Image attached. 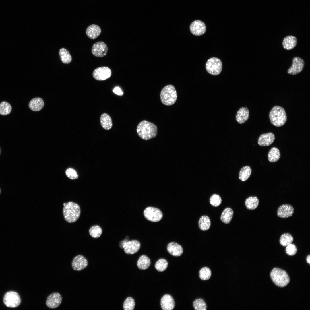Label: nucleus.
Here are the masks:
<instances>
[{
	"instance_id": "20e7f679",
	"label": "nucleus",
	"mask_w": 310,
	"mask_h": 310,
	"mask_svg": "<svg viewBox=\"0 0 310 310\" xmlns=\"http://www.w3.org/2000/svg\"><path fill=\"white\" fill-rule=\"evenodd\" d=\"M160 98L162 103L167 106L173 104L177 98V92L175 87L172 85L165 86L162 89L160 94Z\"/></svg>"
},
{
	"instance_id": "bb28decb",
	"label": "nucleus",
	"mask_w": 310,
	"mask_h": 310,
	"mask_svg": "<svg viewBox=\"0 0 310 310\" xmlns=\"http://www.w3.org/2000/svg\"><path fill=\"white\" fill-rule=\"evenodd\" d=\"M259 201L256 196H250L247 198L245 201V205L246 208L249 210H253L258 206Z\"/></svg>"
},
{
	"instance_id": "f3484780",
	"label": "nucleus",
	"mask_w": 310,
	"mask_h": 310,
	"mask_svg": "<svg viewBox=\"0 0 310 310\" xmlns=\"http://www.w3.org/2000/svg\"><path fill=\"white\" fill-rule=\"evenodd\" d=\"M161 307L163 310H171L175 306L174 300L170 295L166 294L162 297L160 301Z\"/></svg>"
},
{
	"instance_id": "6e6552de",
	"label": "nucleus",
	"mask_w": 310,
	"mask_h": 310,
	"mask_svg": "<svg viewBox=\"0 0 310 310\" xmlns=\"http://www.w3.org/2000/svg\"><path fill=\"white\" fill-rule=\"evenodd\" d=\"M3 302L7 307L15 308L20 304L21 299L19 295L16 292L10 291L7 292L4 295Z\"/></svg>"
},
{
	"instance_id": "ddd939ff",
	"label": "nucleus",
	"mask_w": 310,
	"mask_h": 310,
	"mask_svg": "<svg viewBox=\"0 0 310 310\" xmlns=\"http://www.w3.org/2000/svg\"><path fill=\"white\" fill-rule=\"evenodd\" d=\"M61 295L58 292H54L47 297L46 301L47 306L51 309H55L59 306L62 301Z\"/></svg>"
},
{
	"instance_id": "39448f33",
	"label": "nucleus",
	"mask_w": 310,
	"mask_h": 310,
	"mask_svg": "<svg viewBox=\"0 0 310 310\" xmlns=\"http://www.w3.org/2000/svg\"><path fill=\"white\" fill-rule=\"evenodd\" d=\"M270 275L273 282L278 286L285 287L290 282V278L287 273L280 268H274L271 271Z\"/></svg>"
},
{
	"instance_id": "7c9ffc66",
	"label": "nucleus",
	"mask_w": 310,
	"mask_h": 310,
	"mask_svg": "<svg viewBox=\"0 0 310 310\" xmlns=\"http://www.w3.org/2000/svg\"><path fill=\"white\" fill-rule=\"evenodd\" d=\"M252 170L249 166H245L243 167L239 171V178L241 181H246L250 177Z\"/></svg>"
},
{
	"instance_id": "0eeeda50",
	"label": "nucleus",
	"mask_w": 310,
	"mask_h": 310,
	"mask_svg": "<svg viewBox=\"0 0 310 310\" xmlns=\"http://www.w3.org/2000/svg\"><path fill=\"white\" fill-rule=\"evenodd\" d=\"M144 214L148 220L154 222L159 221L163 216L162 213L160 210L152 207L146 208L144 211Z\"/></svg>"
},
{
	"instance_id": "4c0bfd02",
	"label": "nucleus",
	"mask_w": 310,
	"mask_h": 310,
	"mask_svg": "<svg viewBox=\"0 0 310 310\" xmlns=\"http://www.w3.org/2000/svg\"><path fill=\"white\" fill-rule=\"evenodd\" d=\"M135 302L131 297H128L125 301L123 304V308L125 310H133L134 309Z\"/></svg>"
},
{
	"instance_id": "423d86ee",
	"label": "nucleus",
	"mask_w": 310,
	"mask_h": 310,
	"mask_svg": "<svg viewBox=\"0 0 310 310\" xmlns=\"http://www.w3.org/2000/svg\"><path fill=\"white\" fill-rule=\"evenodd\" d=\"M222 64L220 60L216 57H212L208 59L206 65L207 71L210 74L217 75L221 72Z\"/></svg>"
},
{
	"instance_id": "f8f14e48",
	"label": "nucleus",
	"mask_w": 310,
	"mask_h": 310,
	"mask_svg": "<svg viewBox=\"0 0 310 310\" xmlns=\"http://www.w3.org/2000/svg\"><path fill=\"white\" fill-rule=\"evenodd\" d=\"M190 29L194 35L199 36L204 34L206 31V27L204 23L199 20H195L190 24Z\"/></svg>"
},
{
	"instance_id": "49530a36",
	"label": "nucleus",
	"mask_w": 310,
	"mask_h": 310,
	"mask_svg": "<svg viewBox=\"0 0 310 310\" xmlns=\"http://www.w3.org/2000/svg\"></svg>"
},
{
	"instance_id": "b1692460",
	"label": "nucleus",
	"mask_w": 310,
	"mask_h": 310,
	"mask_svg": "<svg viewBox=\"0 0 310 310\" xmlns=\"http://www.w3.org/2000/svg\"><path fill=\"white\" fill-rule=\"evenodd\" d=\"M234 214L233 210L229 207L225 208L222 212L220 217L221 220L224 223L228 224L231 221Z\"/></svg>"
},
{
	"instance_id": "5701e85b",
	"label": "nucleus",
	"mask_w": 310,
	"mask_h": 310,
	"mask_svg": "<svg viewBox=\"0 0 310 310\" xmlns=\"http://www.w3.org/2000/svg\"><path fill=\"white\" fill-rule=\"evenodd\" d=\"M297 40L293 36L289 35L286 37L282 42V45L284 49L288 50H291L296 45Z\"/></svg>"
},
{
	"instance_id": "dca6fc26",
	"label": "nucleus",
	"mask_w": 310,
	"mask_h": 310,
	"mask_svg": "<svg viewBox=\"0 0 310 310\" xmlns=\"http://www.w3.org/2000/svg\"><path fill=\"white\" fill-rule=\"evenodd\" d=\"M140 247V242L137 240H133L126 242L123 246L125 253L133 254L137 253Z\"/></svg>"
},
{
	"instance_id": "e433bc0d",
	"label": "nucleus",
	"mask_w": 310,
	"mask_h": 310,
	"mask_svg": "<svg viewBox=\"0 0 310 310\" xmlns=\"http://www.w3.org/2000/svg\"><path fill=\"white\" fill-rule=\"evenodd\" d=\"M193 305L194 308L196 310H206L207 308L205 302L201 298L195 299L194 301Z\"/></svg>"
},
{
	"instance_id": "ea45409f",
	"label": "nucleus",
	"mask_w": 310,
	"mask_h": 310,
	"mask_svg": "<svg viewBox=\"0 0 310 310\" xmlns=\"http://www.w3.org/2000/svg\"><path fill=\"white\" fill-rule=\"evenodd\" d=\"M285 250L286 253L288 255L291 256L295 255L297 251L295 245L292 243L286 246Z\"/></svg>"
},
{
	"instance_id": "c9c22d12",
	"label": "nucleus",
	"mask_w": 310,
	"mask_h": 310,
	"mask_svg": "<svg viewBox=\"0 0 310 310\" xmlns=\"http://www.w3.org/2000/svg\"><path fill=\"white\" fill-rule=\"evenodd\" d=\"M102 232V230L101 228L98 225L93 226L89 230V233L90 235L95 238L99 237L101 235Z\"/></svg>"
},
{
	"instance_id": "7ed1b4c3",
	"label": "nucleus",
	"mask_w": 310,
	"mask_h": 310,
	"mask_svg": "<svg viewBox=\"0 0 310 310\" xmlns=\"http://www.w3.org/2000/svg\"><path fill=\"white\" fill-rule=\"evenodd\" d=\"M269 117L271 123L277 127L283 126L287 119L284 109L278 106H275L272 108L269 113Z\"/></svg>"
},
{
	"instance_id": "c03bdc74",
	"label": "nucleus",
	"mask_w": 310,
	"mask_h": 310,
	"mask_svg": "<svg viewBox=\"0 0 310 310\" xmlns=\"http://www.w3.org/2000/svg\"><path fill=\"white\" fill-rule=\"evenodd\" d=\"M307 261L309 264H310V255H308L306 258Z\"/></svg>"
},
{
	"instance_id": "1a4fd4ad",
	"label": "nucleus",
	"mask_w": 310,
	"mask_h": 310,
	"mask_svg": "<svg viewBox=\"0 0 310 310\" xmlns=\"http://www.w3.org/2000/svg\"><path fill=\"white\" fill-rule=\"evenodd\" d=\"M111 73V70L109 67L102 66L95 69L92 72V76L96 80L102 81L110 78Z\"/></svg>"
},
{
	"instance_id": "72a5a7b5",
	"label": "nucleus",
	"mask_w": 310,
	"mask_h": 310,
	"mask_svg": "<svg viewBox=\"0 0 310 310\" xmlns=\"http://www.w3.org/2000/svg\"><path fill=\"white\" fill-rule=\"evenodd\" d=\"M199 277L200 278L204 280H207L210 278L211 272L210 269L206 267H203L199 270Z\"/></svg>"
},
{
	"instance_id": "2f4dec72",
	"label": "nucleus",
	"mask_w": 310,
	"mask_h": 310,
	"mask_svg": "<svg viewBox=\"0 0 310 310\" xmlns=\"http://www.w3.org/2000/svg\"><path fill=\"white\" fill-rule=\"evenodd\" d=\"M294 240L292 236L288 233H284L282 234L279 239V242L282 245L286 246L292 243Z\"/></svg>"
},
{
	"instance_id": "9d476101",
	"label": "nucleus",
	"mask_w": 310,
	"mask_h": 310,
	"mask_svg": "<svg viewBox=\"0 0 310 310\" xmlns=\"http://www.w3.org/2000/svg\"><path fill=\"white\" fill-rule=\"evenodd\" d=\"M108 50V48L106 44L102 41H99L92 45L91 52L94 56L100 57L106 55Z\"/></svg>"
},
{
	"instance_id": "a18cd8bd",
	"label": "nucleus",
	"mask_w": 310,
	"mask_h": 310,
	"mask_svg": "<svg viewBox=\"0 0 310 310\" xmlns=\"http://www.w3.org/2000/svg\"><path fill=\"white\" fill-rule=\"evenodd\" d=\"M0 192H1V190H0Z\"/></svg>"
},
{
	"instance_id": "4468645a",
	"label": "nucleus",
	"mask_w": 310,
	"mask_h": 310,
	"mask_svg": "<svg viewBox=\"0 0 310 310\" xmlns=\"http://www.w3.org/2000/svg\"><path fill=\"white\" fill-rule=\"evenodd\" d=\"M294 212V208L291 205L285 204L280 206L278 208L277 214L282 218H287L292 216Z\"/></svg>"
},
{
	"instance_id": "37998d69",
	"label": "nucleus",
	"mask_w": 310,
	"mask_h": 310,
	"mask_svg": "<svg viewBox=\"0 0 310 310\" xmlns=\"http://www.w3.org/2000/svg\"><path fill=\"white\" fill-rule=\"evenodd\" d=\"M129 241V238L128 237H127L125 239L122 241H121L119 243V246L121 248H123V246L125 243Z\"/></svg>"
},
{
	"instance_id": "6ab92c4d",
	"label": "nucleus",
	"mask_w": 310,
	"mask_h": 310,
	"mask_svg": "<svg viewBox=\"0 0 310 310\" xmlns=\"http://www.w3.org/2000/svg\"><path fill=\"white\" fill-rule=\"evenodd\" d=\"M275 140L274 134L271 132L261 134L258 140V144L261 146H268L271 144Z\"/></svg>"
},
{
	"instance_id": "c85d7f7f",
	"label": "nucleus",
	"mask_w": 310,
	"mask_h": 310,
	"mask_svg": "<svg viewBox=\"0 0 310 310\" xmlns=\"http://www.w3.org/2000/svg\"><path fill=\"white\" fill-rule=\"evenodd\" d=\"M150 264V260L148 257L145 255H142L139 258L137 265L139 268L144 270L148 268Z\"/></svg>"
},
{
	"instance_id": "f704fd0d",
	"label": "nucleus",
	"mask_w": 310,
	"mask_h": 310,
	"mask_svg": "<svg viewBox=\"0 0 310 310\" xmlns=\"http://www.w3.org/2000/svg\"><path fill=\"white\" fill-rule=\"evenodd\" d=\"M168 263L164 259H160L156 263L155 267L156 269L158 271L162 272L165 270L167 268Z\"/></svg>"
},
{
	"instance_id": "58836bf2",
	"label": "nucleus",
	"mask_w": 310,
	"mask_h": 310,
	"mask_svg": "<svg viewBox=\"0 0 310 310\" xmlns=\"http://www.w3.org/2000/svg\"><path fill=\"white\" fill-rule=\"evenodd\" d=\"M210 203L214 207H218L220 205L222 199L218 195L214 194L212 195L209 199Z\"/></svg>"
},
{
	"instance_id": "f03ea898",
	"label": "nucleus",
	"mask_w": 310,
	"mask_h": 310,
	"mask_svg": "<svg viewBox=\"0 0 310 310\" xmlns=\"http://www.w3.org/2000/svg\"><path fill=\"white\" fill-rule=\"evenodd\" d=\"M63 205V213L65 220L69 223L76 221L80 214L81 210L79 206L73 202L65 203Z\"/></svg>"
},
{
	"instance_id": "393cba45",
	"label": "nucleus",
	"mask_w": 310,
	"mask_h": 310,
	"mask_svg": "<svg viewBox=\"0 0 310 310\" xmlns=\"http://www.w3.org/2000/svg\"><path fill=\"white\" fill-rule=\"evenodd\" d=\"M100 121L101 125L105 129L109 130L112 128L113 125L112 119L107 114H102L100 117Z\"/></svg>"
},
{
	"instance_id": "79ce46f5",
	"label": "nucleus",
	"mask_w": 310,
	"mask_h": 310,
	"mask_svg": "<svg viewBox=\"0 0 310 310\" xmlns=\"http://www.w3.org/2000/svg\"><path fill=\"white\" fill-rule=\"evenodd\" d=\"M113 92L116 94L120 96H122L123 92L121 89L118 87H115L113 90Z\"/></svg>"
},
{
	"instance_id": "a211bd4d",
	"label": "nucleus",
	"mask_w": 310,
	"mask_h": 310,
	"mask_svg": "<svg viewBox=\"0 0 310 310\" xmlns=\"http://www.w3.org/2000/svg\"><path fill=\"white\" fill-rule=\"evenodd\" d=\"M249 115V111L248 108L246 107H242L237 112L235 116L236 120L238 123L243 124L247 121Z\"/></svg>"
},
{
	"instance_id": "c756f323",
	"label": "nucleus",
	"mask_w": 310,
	"mask_h": 310,
	"mask_svg": "<svg viewBox=\"0 0 310 310\" xmlns=\"http://www.w3.org/2000/svg\"><path fill=\"white\" fill-rule=\"evenodd\" d=\"M59 54L61 61L64 64H69L71 61L72 57L69 51L64 48H61Z\"/></svg>"
},
{
	"instance_id": "9b49d317",
	"label": "nucleus",
	"mask_w": 310,
	"mask_h": 310,
	"mask_svg": "<svg viewBox=\"0 0 310 310\" xmlns=\"http://www.w3.org/2000/svg\"><path fill=\"white\" fill-rule=\"evenodd\" d=\"M305 62L302 58L295 57L293 59L292 64L287 70V73L292 75H295L301 72L303 70Z\"/></svg>"
},
{
	"instance_id": "aec40b11",
	"label": "nucleus",
	"mask_w": 310,
	"mask_h": 310,
	"mask_svg": "<svg viewBox=\"0 0 310 310\" xmlns=\"http://www.w3.org/2000/svg\"><path fill=\"white\" fill-rule=\"evenodd\" d=\"M101 32V29L99 26L93 24L87 28L86 32L87 36L89 38L94 39L100 35Z\"/></svg>"
},
{
	"instance_id": "473e14b6",
	"label": "nucleus",
	"mask_w": 310,
	"mask_h": 310,
	"mask_svg": "<svg viewBox=\"0 0 310 310\" xmlns=\"http://www.w3.org/2000/svg\"><path fill=\"white\" fill-rule=\"evenodd\" d=\"M12 110L11 105L8 102L3 101L0 103V114L6 115L10 113Z\"/></svg>"
},
{
	"instance_id": "2eb2a0df",
	"label": "nucleus",
	"mask_w": 310,
	"mask_h": 310,
	"mask_svg": "<svg viewBox=\"0 0 310 310\" xmlns=\"http://www.w3.org/2000/svg\"><path fill=\"white\" fill-rule=\"evenodd\" d=\"M88 265L87 259L81 255H78L75 257L71 263L73 269L77 271L83 270Z\"/></svg>"
},
{
	"instance_id": "cd10ccee",
	"label": "nucleus",
	"mask_w": 310,
	"mask_h": 310,
	"mask_svg": "<svg viewBox=\"0 0 310 310\" xmlns=\"http://www.w3.org/2000/svg\"><path fill=\"white\" fill-rule=\"evenodd\" d=\"M280 157V152L278 148L273 147L270 149L268 154V158L270 162H276L279 159Z\"/></svg>"
},
{
	"instance_id": "a19ab883",
	"label": "nucleus",
	"mask_w": 310,
	"mask_h": 310,
	"mask_svg": "<svg viewBox=\"0 0 310 310\" xmlns=\"http://www.w3.org/2000/svg\"><path fill=\"white\" fill-rule=\"evenodd\" d=\"M65 173L67 176L71 179H74L78 178V176L77 173L72 168H68L66 171Z\"/></svg>"
},
{
	"instance_id": "412c9836",
	"label": "nucleus",
	"mask_w": 310,
	"mask_h": 310,
	"mask_svg": "<svg viewBox=\"0 0 310 310\" xmlns=\"http://www.w3.org/2000/svg\"><path fill=\"white\" fill-rule=\"evenodd\" d=\"M167 250L170 254L176 257L181 256L183 252L182 247L177 243L173 242H171L168 244L167 246Z\"/></svg>"
},
{
	"instance_id": "4be33fe9",
	"label": "nucleus",
	"mask_w": 310,
	"mask_h": 310,
	"mask_svg": "<svg viewBox=\"0 0 310 310\" xmlns=\"http://www.w3.org/2000/svg\"><path fill=\"white\" fill-rule=\"evenodd\" d=\"M44 106L43 100L40 97H36L32 99L28 104L29 108L34 111H40L42 109Z\"/></svg>"
},
{
	"instance_id": "f257e3e1",
	"label": "nucleus",
	"mask_w": 310,
	"mask_h": 310,
	"mask_svg": "<svg viewBox=\"0 0 310 310\" xmlns=\"http://www.w3.org/2000/svg\"><path fill=\"white\" fill-rule=\"evenodd\" d=\"M157 127L154 124L145 120L141 121L137 128L138 135L145 140L155 137L157 134Z\"/></svg>"
},
{
	"instance_id": "a878e982",
	"label": "nucleus",
	"mask_w": 310,
	"mask_h": 310,
	"mask_svg": "<svg viewBox=\"0 0 310 310\" xmlns=\"http://www.w3.org/2000/svg\"><path fill=\"white\" fill-rule=\"evenodd\" d=\"M211 222L209 217L206 215L202 216L198 221V226L200 229L203 231L208 230L211 226Z\"/></svg>"
}]
</instances>
